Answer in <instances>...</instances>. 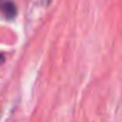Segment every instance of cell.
<instances>
[{
  "mask_svg": "<svg viewBox=\"0 0 122 122\" xmlns=\"http://www.w3.org/2000/svg\"><path fill=\"white\" fill-rule=\"evenodd\" d=\"M0 12H2L6 19H12L15 15V5L12 2H2V5H0Z\"/></svg>",
  "mask_w": 122,
  "mask_h": 122,
  "instance_id": "1",
  "label": "cell"
},
{
  "mask_svg": "<svg viewBox=\"0 0 122 122\" xmlns=\"http://www.w3.org/2000/svg\"><path fill=\"white\" fill-rule=\"evenodd\" d=\"M42 2H43V5H50V2H51V0H42Z\"/></svg>",
  "mask_w": 122,
  "mask_h": 122,
  "instance_id": "2",
  "label": "cell"
},
{
  "mask_svg": "<svg viewBox=\"0 0 122 122\" xmlns=\"http://www.w3.org/2000/svg\"><path fill=\"white\" fill-rule=\"evenodd\" d=\"M2 59H3V56H2V57H0V60H2Z\"/></svg>",
  "mask_w": 122,
  "mask_h": 122,
  "instance_id": "3",
  "label": "cell"
}]
</instances>
